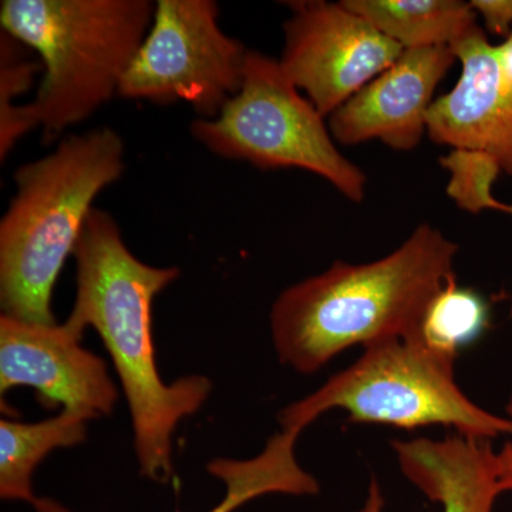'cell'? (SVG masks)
Here are the masks:
<instances>
[{
  "label": "cell",
  "instance_id": "7",
  "mask_svg": "<svg viewBox=\"0 0 512 512\" xmlns=\"http://www.w3.org/2000/svg\"><path fill=\"white\" fill-rule=\"evenodd\" d=\"M212 0H158L153 23L121 82L119 96L190 103L215 119L244 80L248 50L218 25Z\"/></svg>",
  "mask_w": 512,
  "mask_h": 512
},
{
  "label": "cell",
  "instance_id": "14",
  "mask_svg": "<svg viewBox=\"0 0 512 512\" xmlns=\"http://www.w3.org/2000/svg\"><path fill=\"white\" fill-rule=\"evenodd\" d=\"M403 50L448 46L471 26L477 15L461 0H343Z\"/></svg>",
  "mask_w": 512,
  "mask_h": 512
},
{
  "label": "cell",
  "instance_id": "9",
  "mask_svg": "<svg viewBox=\"0 0 512 512\" xmlns=\"http://www.w3.org/2000/svg\"><path fill=\"white\" fill-rule=\"evenodd\" d=\"M66 325H40L0 316V393L33 387L45 407L89 413L113 412L117 389L101 357L80 346Z\"/></svg>",
  "mask_w": 512,
  "mask_h": 512
},
{
  "label": "cell",
  "instance_id": "12",
  "mask_svg": "<svg viewBox=\"0 0 512 512\" xmlns=\"http://www.w3.org/2000/svg\"><path fill=\"white\" fill-rule=\"evenodd\" d=\"M392 447L403 476L443 512H493L503 494L497 451L490 440L454 436L444 440H396ZM384 497L375 478L357 512H383Z\"/></svg>",
  "mask_w": 512,
  "mask_h": 512
},
{
  "label": "cell",
  "instance_id": "20",
  "mask_svg": "<svg viewBox=\"0 0 512 512\" xmlns=\"http://www.w3.org/2000/svg\"><path fill=\"white\" fill-rule=\"evenodd\" d=\"M505 412L508 419L512 420V393ZM497 473L503 493H512V440L507 441L497 453Z\"/></svg>",
  "mask_w": 512,
  "mask_h": 512
},
{
  "label": "cell",
  "instance_id": "6",
  "mask_svg": "<svg viewBox=\"0 0 512 512\" xmlns=\"http://www.w3.org/2000/svg\"><path fill=\"white\" fill-rule=\"evenodd\" d=\"M325 119L279 60L248 50L239 92L215 119L195 120L191 134L211 153L229 160L262 170L309 171L360 204L366 197V174L340 153Z\"/></svg>",
  "mask_w": 512,
  "mask_h": 512
},
{
  "label": "cell",
  "instance_id": "2",
  "mask_svg": "<svg viewBox=\"0 0 512 512\" xmlns=\"http://www.w3.org/2000/svg\"><path fill=\"white\" fill-rule=\"evenodd\" d=\"M458 251L440 229L421 224L392 254L362 265L336 261L285 289L269 316L279 362L311 375L353 346L416 338L454 276Z\"/></svg>",
  "mask_w": 512,
  "mask_h": 512
},
{
  "label": "cell",
  "instance_id": "4",
  "mask_svg": "<svg viewBox=\"0 0 512 512\" xmlns=\"http://www.w3.org/2000/svg\"><path fill=\"white\" fill-rule=\"evenodd\" d=\"M154 10L150 0H3L2 32L36 52L43 66L29 109L46 140L119 94Z\"/></svg>",
  "mask_w": 512,
  "mask_h": 512
},
{
  "label": "cell",
  "instance_id": "22",
  "mask_svg": "<svg viewBox=\"0 0 512 512\" xmlns=\"http://www.w3.org/2000/svg\"><path fill=\"white\" fill-rule=\"evenodd\" d=\"M511 316H512V303H511Z\"/></svg>",
  "mask_w": 512,
  "mask_h": 512
},
{
  "label": "cell",
  "instance_id": "1",
  "mask_svg": "<svg viewBox=\"0 0 512 512\" xmlns=\"http://www.w3.org/2000/svg\"><path fill=\"white\" fill-rule=\"evenodd\" d=\"M76 299L64 325L82 338L96 329L126 394L141 476L168 483L178 423L208 399L210 379L192 375L165 384L158 375L151 306L180 269L157 268L131 254L116 220L93 208L73 252Z\"/></svg>",
  "mask_w": 512,
  "mask_h": 512
},
{
  "label": "cell",
  "instance_id": "16",
  "mask_svg": "<svg viewBox=\"0 0 512 512\" xmlns=\"http://www.w3.org/2000/svg\"><path fill=\"white\" fill-rule=\"evenodd\" d=\"M490 316V305L484 296L458 286L454 275L431 301L417 338L431 348L458 356L461 349L484 335L490 326Z\"/></svg>",
  "mask_w": 512,
  "mask_h": 512
},
{
  "label": "cell",
  "instance_id": "5",
  "mask_svg": "<svg viewBox=\"0 0 512 512\" xmlns=\"http://www.w3.org/2000/svg\"><path fill=\"white\" fill-rule=\"evenodd\" d=\"M457 356L420 338L367 346L348 369L279 414L282 430L301 434L329 410L348 413L350 423L384 424L402 430L451 427L470 439L512 436V420L481 409L454 376Z\"/></svg>",
  "mask_w": 512,
  "mask_h": 512
},
{
  "label": "cell",
  "instance_id": "11",
  "mask_svg": "<svg viewBox=\"0 0 512 512\" xmlns=\"http://www.w3.org/2000/svg\"><path fill=\"white\" fill-rule=\"evenodd\" d=\"M457 57L448 46L404 50L399 59L329 117L336 143L379 140L397 151L414 150L427 136L434 93Z\"/></svg>",
  "mask_w": 512,
  "mask_h": 512
},
{
  "label": "cell",
  "instance_id": "13",
  "mask_svg": "<svg viewBox=\"0 0 512 512\" xmlns=\"http://www.w3.org/2000/svg\"><path fill=\"white\" fill-rule=\"evenodd\" d=\"M299 434L282 430L268 440L264 450L251 460L218 458L208 464L212 476L227 487L224 500L208 512H234L248 501L262 495L281 493L313 495L319 493V483L299 466L295 456ZM36 512H70L52 498H35ZM178 512V511H175Z\"/></svg>",
  "mask_w": 512,
  "mask_h": 512
},
{
  "label": "cell",
  "instance_id": "21",
  "mask_svg": "<svg viewBox=\"0 0 512 512\" xmlns=\"http://www.w3.org/2000/svg\"><path fill=\"white\" fill-rule=\"evenodd\" d=\"M497 49L498 60H500L501 67L507 76L510 77L512 82V32L507 36L504 43L500 46H495Z\"/></svg>",
  "mask_w": 512,
  "mask_h": 512
},
{
  "label": "cell",
  "instance_id": "15",
  "mask_svg": "<svg viewBox=\"0 0 512 512\" xmlns=\"http://www.w3.org/2000/svg\"><path fill=\"white\" fill-rule=\"evenodd\" d=\"M89 413L63 409L39 423L0 420V497L35 501L32 476L35 468L55 448L73 447L87 436Z\"/></svg>",
  "mask_w": 512,
  "mask_h": 512
},
{
  "label": "cell",
  "instance_id": "19",
  "mask_svg": "<svg viewBox=\"0 0 512 512\" xmlns=\"http://www.w3.org/2000/svg\"><path fill=\"white\" fill-rule=\"evenodd\" d=\"M471 8L484 20L485 30L493 35L512 32V0H471Z\"/></svg>",
  "mask_w": 512,
  "mask_h": 512
},
{
  "label": "cell",
  "instance_id": "18",
  "mask_svg": "<svg viewBox=\"0 0 512 512\" xmlns=\"http://www.w3.org/2000/svg\"><path fill=\"white\" fill-rule=\"evenodd\" d=\"M441 167L448 171L450 180L447 194L461 210L480 214L494 210L512 214V205L497 201L493 185L503 173L493 158L478 151L451 150L440 158Z\"/></svg>",
  "mask_w": 512,
  "mask_h": 512
},
{
  "label": "cell",
  "instance_id": "3",
  "mask_svg": "<svg viewBox=\"0 0 512 512\" xmlns=\"http://www.w3.org/2000/svg\"><path fill=\"white\" fill-rule=\"evenodd\" d=\"M124 154L119 133L100 127L64 138L16 171V195L0 222L2 315L56 325L57 278L97 195L123 175Z\"/></svg>",
  "mask_w": 512,
  "mask_h": 512
},
{
  "label": "cell",
  "instance_id": "17",
  "mask_svg": "<svg viewBox=\"0 0 512 512\" xmlns=\"http://www.w3.org/2000/svg\"><path fill=\"white\" fill-rule=\"evenodd\" d=\"M26 46L2 32L0 37V160L5 161L16 143L37 127L28 104L16 106L43 70L40 60L30 59Z\"/></svg>",
  "mask_w": 512,
  "mask_h": 512
},
{
  "label": "cell",
  "instance_id": "8",
  "mask_svg": "<svg viewBox=\"0 0 512 512\" xmlns=\"http://www.w3.org/2000/svg\"><path fill=\"white\" fill-rule=\"evenodd\" d=\"M289 8L279 64L322 116H332L404 52L343 2L303 0Z\"/></svg>",
  "mask_w": 512,
  "mask_h": 512
},
{
  "label": "cell",
  "instance_id": "10",
  "mask_svg": "<svg viewBox=\"0 0 512 512\" xmlns=\"http://www.w3.org/2000/svg\"><path fill=\"white\" fill-rule=\"evenodd\" d=\"M461 63L453 90L434 100L427 137L451 150L478 151L512 177V82L478 23L451 43Z\"/></svg>",
  "mask_w": 512,
  "mask_h": 512
}]
</instances>
